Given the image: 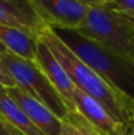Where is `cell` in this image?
I'll return each mask as SVG.
<instances>
[{
  "label": "cell",
  "mask_w": 134,
  "mask_h": 135,
  "mask_svg": "<svg viewBox=\"0 0 134 135\" xmlns=\"http://www.w3.org/2000/svg\"><path fill=\"white\" fill-rule=\"evenodd\" d=\"M0 43L9 54L28 62H35L38 39L13 27L0 26Z\"/></svg>",
  "instance_id": "11"
},
{
  "label": "cell",
  "mask_w": 134,
  "mask_h": 135,
  "mask_svg": "<svg viewBox=\"0 0 134 135\" xmlns=\"http://www.w3.org/2000/svg\"><path fill=\"white\" fill-rule=\"evenodd\" d=\"M6 54H9L8 51H7V49L4 46V45L0 43V57L1 56H4V55H6Z\"/></svg>",
  "instance_id": "15"
},
{
  "label": "cell",
  "mask_w": 134,
  "mask_h": 135,
  "mask_svg": "<svg viewBox=\"0 0 134 135\" xmlns=\"http://www.w3.org/2000/svg\"><path fill=\"white\" fill-rule=\"evenodd\" d=\"M33 63L44 72L50 83L58 91L61 97L65 102L69 112H75L76 105L74 103V94L76 89L75 85L73 84L71 79L69 78L62 65L54 57V55L39 40H38L37 55H36V59Z\"/></svg>",
  "instance_id": "9"
},
{
  "label": "cell",
  "mask_w": 134,
  "mask_h": 135,
  "mask_svg": "<svg viewBox=\"0 0 134 135\" xmlns=\"http://www.w3.org/2000/svg\"><path fill=\"white\" fill-rule=\"evenodd\" d=\"M59 135H89L88 133H85L82 128L77 126L76 123H74L71 120L68 119H64L62 121V124H61V133Z\"/></svg>",
  "instance_id": "13"
},
{
  "label": "cell",
  "mask_w": 134,
  "mask_h": 135,
  "mask_svg": "<svg viewBox=\"0 0 134 135\" xmlns=\"http://www.w3.org/2000/svg\"><path fill=\"white\" fill-rule=\"evenodd\" d=\"M0 26L17 28L36 39L47 28L30 0H0Z\"/></svg>",
  "instance_id": "7"
},
{
  "label": "cell",
  "mask_w": 134,
  "mask_h": 135,
  "mask_svg": "<svg viewBox=\"0 0 134 135\" xmlns=\"http://www.w3.org/2000/svg\"><path fill=\"white\" fill-rule=\"evenodd\" d=\"M16 86V83L5 69L4 64H2L1 59H0V88H12Z\"/></svg>",
  "instance_id": "14"
},
{
  "label": "cell",
  "mask_w": 134,
  "mask_h": 135,
  "mask_svg": "<svg viewBox=\"0 0 134 135\" xmlns=\"http://www.w3.org/2000/svg\"><path fill=\"white\" fill-rule=\"evenodd\" d=\"M130 135H134V121L132 124V128H131V131H130Z\"/></svg>",
  "instance_id": "17"
},
{
  "label": "cell",
  "mask_w": 134,
  "mask_h": 135,
  "mask_svg": "<svg viewBox=\"0 0 134 135\" xmlns=\"http://www.w3.org/2000/svg\"><path fill=\"white\" fill-rule=\"evenodd\" d=\"M90 8L74 32L83 38L134 62V20L115 9L89 0Z\"/></svg>",
  "instance_id": "2"
},
{
  "label": "cell",
  "mask_w": 134,
  "mask_h": 135,
  "mask_svg": "<svg viewBox=\"0 0 134 135\" xmlns=\"http://www.w3.org/2000/svg\"><path fill=\"white\" fill-rule=\"evenodd\" d=\"M0 127L14 135H44L7 95L5 88H0Z\"/></svg>",
  "instance_id": "10"
},
{
  "label": "cell",
  "mask_w": 134,
  "mask_h": 135,
  "mask_svg": "<svg viewBox=\"0 0 134 135\" xmlns=\"http://www.w3.org/2000/svg\"><path fill=\"white\" fill-rule=\"evenodd\" d=\"M6 94L17 103L30 122L44 135H59L62 121L45 105L26 95L18 86L5 88Z\"/></svg>",
  "instance_id": "8"
},
{
  "label": "cell",
  "mask_w": 134,
  "mask_h": 135,
  "mask_svg": "<svg viewBox=\"0 0 134 135\" xmlns=\"http://www.w3.org/2000/svg\"><path fill=\"white\" fill-rule=\"evenodd\" d=\"M75 112L68 113V119L89 135H130V129L114 120L101 105L78 89H75Z\"/></svg>",
  "instance_id": "5"
},
{
  "label": "cell",
  "mask_w": 134,
  "mask_h": 135,
  "mask_svg": "<svg viewBox=\"0 0 134 135\" xmlns=\"http://www.w3.org/2000/svg\"><path fill=\"white\" fill-rule=\"evenodd\" d=\"M42 21L52 30L76 31L90 8V1L30 0Z\"/></svg>",
  "instance_id": "6"
},
{
  "label": "cell",
  "mask_w": 134,
  "mask_h": 135,
  "mask_svg": "<svg viewBox=\"0 0 134 135\" xmlns=\"http://www.w3.org/2000/svg\"><path fill=\"white\" fill-rule=\"evenodd\" d=\"M99 2L103 7L119 11L134 20V0H99Z\"/></svg>",
  "instance_id": "12"
},
{
  "label": "cell",
  "mask_w": 134,
  "mask_h": 135,
  "mask_svg": "<svg viewBox=\"0 0 134 135\" xmlns=\"http://www.w3.org/2000/svg\"><path fill=\"white\" fill-rule=\"evenodd\" d=\"M54 55L76 89L97 102L114 120L131 131L134 121V100L114 88L83 63L52 28L47 27L38 38Z\"/></svg>",
  "instance_id": "1"
},
{
  "label": "cell",
  "mask_w": 134,
  "mask_h": 135,
  "mask_svg": "<svg viewBox=\"0 0 134 135\" xmlns=\"http://www.w3.org/2000/svg\"><path fill=\"white\" fill-rule=\"evenodd\" d=\"M54 31L83 63L134 100V62L85 39L74 31Z\"/></svg>",
  "instance_id": "3"
},
{
  "label": "cell",
  "mask_w": 134,
  "mask_h": 135,
  "mask_svg": "<svg viewBox=\"0 0 134 135\" xmlns=\"http://www.w3.org/2000/svg\"><path fill=\"white\" fill-rule=\"evenodd\" d=\"M0 135H14L12 132L9 131H6V129H4L2 127H0Z\"/></svg>",
  "instance_id": "16"
},
{
  "label": "cell",
  "mask_w": 134,
  "mask_h": 135,
  "mask_svg": "<svg viewBox=\"0 0 134 135\" xmlns=\"http://www.w3.org/2000/svg\"><path fill=\"white\" fill-rule=\"evenodd\" d=\"M5 69L21 91L47 108L61 121L68 116V107L44 72L33 62L6 54L0 57Z\"/></svg>",
  "instance_id": "4"
}]
</instances>
